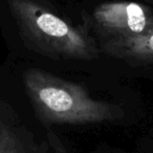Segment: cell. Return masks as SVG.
<instances>
[{
	"instance_id": "4",
	"label": "cell",
	"mask_w": 153,
	"mask_h": 153,
	"mask_svg": "<svg viewBox=\"0 0 153 153\" xmlns=\"http://www.w3.org/2000/svg\"><path fill=\"white\" fill-rule=\"evenodd\" d=\"M38 146L20 115L0 98V153H38Z\"/></svg>"
},
{
	"instance_id": "5",
	"label": "cell",
	"mask_w": 153,
	"mask_h": 153,
	"mask_svg": "<svg viewBox=\"0 0 153 153\" xmlns=\"http://www.w3.org/2000/svg\"><path fill=\"white\" fill-rule=\"evenodd\" d=\"M100 51L124 61L153 63V25L137 36L102 40Z\"/></svg>"
},
{
	"instance_id": "7",
	"label": "cell",
	"mask_w": 153,
	"mask_h": 153,
	"mask_svg": "<svg viewBox=\"0 0 153 153\" xmlns=\"http://www.w3.org/2000/svg\"><path fill=\"white\" fill-rule=\"evenodd\" d=\"M147 1H152V2H153V0H147Z\"/></svg>"
},
{
	"instance_id": "1",
	"label": "cell",
	"mask_w": 153,
	"mask_h": 153,
	"mask_svg": "<svg viewBox=\"0 0 153 153\" xmlns=\"http://www.w3.org/2000/svg\"><path fill=\"white\" fill-rule=\"evenodd\" d=\"M22 81L37 117L45 126L113 123L126 115L120 105L91 98L80 84L39 68L24 70Z\"/></svg>"
},
{
	"instance_id": "2",
	"label": "cell",
	"mask_w": 153,
	"mask_h": 153,
	"mask_svg": "<svg viewBox=\"0 0 153 153\" xmlns=\"http://www.w3.org/2000/svg\"><path fill=\"white\" fill-rule=\"evenodd\" d=\"M24 42L51 59L91 61L100 47L86 33L56 15L36 0H7Z\"/></svg>"
},
{
	"instance_id": "3",
	"label": "cell",
	"mask_w": 153,
	"mask_h": 153,
	"mask_svg": "<svg viewBox=\"0 0 153 153\" xmlns=\"http://www.w3.org/2000/svg\"><path fill=\"white\" fill-rule=\"evenodd\" d=\"M89 23L101 41L128 38L147 32L153 25V13L137 2H106L94 9Z\"/></svg>"
},
{
	"instance_id": "6",
	"label": "cell",
	"mask_w": 153,
	"mask_h": 153,
	"mask_svg": "<svg viewBox=\"0 0 153 153\" xmlns=\"http://www.w3.org/2000/svg\"><path fill=\"white\" fill-rule=\"evenodd\" d=\"M38 153H69L61 138L53 131L48 130L46 138L39 142Z\"/></svg>"
}]
</instances>
